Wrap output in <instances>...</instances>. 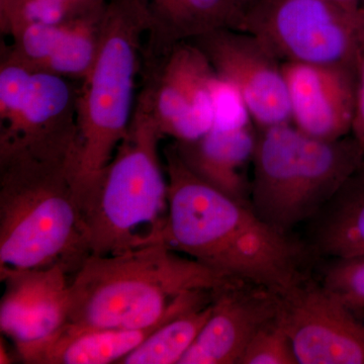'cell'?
<instances>
[{
	"label": "cell",
	"instance_id": "obj_1",
	"mask_svg": "<svg viewBox=\"0 0 364 364\" xmlns=\"http://www.w3.org/2000/svg\"><path fill=\"white\" fill-rule=\"evenodd\" d=\"M163 154L168 215L156 243L230 279L275 294L286 293L308 279L306 263L312 254L306 245L263 221L248 203L196 176L173 143Z\"/></svg>",
	"mask_w": 364,
	"mask_h": 364
},
{
	"label": "cell",
	"instance_id": "obj_2",
	"mask_svg": "<svg viewBox=\"0 0 364 364\" xmlns=\"http://www.w3.org/2000/svg\"><path fill=\"white\" fill-rule=\"evenodd\" d=\"M237 282L164 244L90 255L70 280L64 327L146 329L210 304L218 289Z\"/></svg>",
	"mask_w": 364,
	"mask_h": 364
},
{
	"label": "cell",
	"instance_id": "obj_3",
	"mask_svg": "<svg viewBox=\"0 0 364 364\" xmlns=\"http://www.w3.org/2000/svg\"><path fill=\"white\" fill-rule=\"evenodd\" d=\"M78 148L0 155V279L90 256L79 203Z\"/></svg>",
	"mask_w": 364,
	"mask_h": 364
},
{
	"label": "cell",
	"instance_id": "obj_4",
	"mask_svg": "<svg viewBox=\"0 0 364 364\" xmlns=\"http://www.w3.org/2000/svg\"><path fill=\"white\" fill-rule=\"evenodd\" d=\"M162 138L138 95L130 127L111 162L79 189L90 256L156 243L168 215V181L159 156Z\"/></svg>",
	"mask_w": 364,
	"mask_h": 364
},
{
	"label": "cell",
	"instance_id": "obj_5",
	"mask_svg": "<svg viewBox=\"0 0 364 364\" xmlns=\"http://www.w3.org/2000/svg\"><path fill=\"white\" fill-rule=\"evenodd\" d=\"M250 205L284 234L309 222L363 164L353 135L320 140L293 123L257 128Z\"/></svg>",
	"mask_w": 364,
	"mask_h": 364
},
{
	"label": "cell",
	"instance_id": "obj_6",
	"mask_svg": "<svg viewBox=\"0 0 364 364\" xmlns=\"http://www.w3.org/2000/svg\"><path fill=\"white\" fill-rule=\"evenodd\" d=\"M149 23L136 0H109L95 64L79 88V183L92 181L127 135L135 104V79Z\"/></svg>",
	"mask_w": 364,
	"mask_h": 364
},
{
	"label": "cell",
	"instance_id": "obj_7",
	"mask_svg": "<svg viewBox=\"0 0 364 364\" xmlns=\"http://www.w3.org/2000/svg\"><path fill=\"white\" fill-rule=\"evenodd\" d=\"M241 31L252 33L280 62L355 69L364 38V9L330 0H253Z\"/></svg>",
	"mask_w": 364,
	"mask_h": 364
},
{
	"label": "cell",
	"instance_id": "obj_8",
	"mask_svg": "<svg viewBox=\"0 0 364 364\" xmlns=\"http://www.w3.org/2000/svg\"><path fill=\"white\" fill-rule=\"evenodd\" d=\"M153 55L159 60L148 64L139 97L163 136L176 142L200 138L215 123L214 68L191 41Z\"/></svg>",
	"mask_w": 364,
	"mask_h": 364
},
{
	"label": "cell",
	"instance_id": "obj_9",
	"mask_svg": "<svg viewBox=\"0 0 364 364\" xmlns=\"http://www.w3.org/2000/svg\"><path fill=\"white\" fill-rule=\"evenodd\" d=\"M215 74L238 92L257 128L291 123L282 62L252 33L221 28L191 40Z\"/></svg>",
	"mask_w": 364,
	"mask_h": 364
},
{
	"label": "cell",
	"instance_id": "obj_10",
	"mask_svg": "<svg viewBox=\"0 0 364 364\" xmlns=\"http://www.w3.org/2000/svg\"><path fill=\"white\" fill-rule=\"evenodd\" d=\"M279 318L299 364H364V321L310 277L280 294Z\"/></svg>",
	"mask_w": 364,
	"mask_h": 364
},
{
	"label": "cell",
	"instance_id": "obj_11",
	"mask_svg": "<svg viewBox=\"0 0 364 364\" xmlns=\"http://www.w3.org/2000/svg\"><path fill=\"white\" fill-rule=\"evenodd\" d=\"M0 329L16 345L26 363L67 324L68 272L60 264L26 270L4 280Z\"/></svg>",
	"mask_w": 364,
	"mask_h": 364
},
{
	"label": "cell",
	"instance_id": "obj_12",
	"mask_svg": "<svg viewBox=\"0 0 364 364\" xmlns=\"http://www.w3.org/2000/svg\"><path fill=\"white\" fill-rule=\"evenodd\" d=\"M279 294L237 282L215 291L212 312L179 364H239L261 328L277 318Z\"/></svg>",
	"mask_w": 364,
	"mask_h": 364
},
{
	"label": "cell",
	"instance_id": "obj_13",
	"mask_svg": "<svg viewBox=\"0 0 364 364\" xmlns=\"http://www.w3.org/2000/svg\"><path fill=\"white\" fill-rule=\"evenodd\" d=\"M291 123L306 135L335 141L350 135L356 112L355 69L282 62Z\"/></svg>",
	"mask_w": 364,
	"mask_h": 364
},
{
	"label": "cell",
	"instance_id": "obj_14",
	"mask_svg": "<svg viewBox=\"0 0 364 364\" xmlns=\"http://www.w3.org/2000/svg\"><path fill=\"white\" fill-rule=\"evenodd\" d=\"M78 92L70 79L33 71L20 112L13 123L0 128V155L62 152L77 147Z\"/></svg>",
	"mask_w": 364,
	"mask_h": 364
},
{
	"label": "cell",
	"instance_id": "obj_15",
	"mask_svg": "<svg viewBox=\"0 0 364 364\" xmlns=\"http://www.w3.org/2000/svg\"><path fill=\"white\" fill-rule=\"evenodd\" d=\"M257 132L252 124H214L207 134L188 142L174 141L182 161L202 181L239 202L250 205L251 182L246 167L252 163Z\"/></svg>",
	"mask_w": 364,
	"mask_h": 364
},
{
	"label": "cell",
	"instance_id": "obj_16",
	"mask_svg": "<svg viewBox=\"0 0 364 364\" xmlns=\"http://www.w3.org/2000/svg\"><path fill=\"white\" fill-rule=\"evenodd\" d=\"M149 23V51L160 54L183 41L221 28L240 30L244 14L234 0H136Z\"/></svg>",
	"mask_w": 364,
	"mask_h": 364
},
{
	"label": "cell",
	"instance_id": "obj_17",
	"mask_svg": "<svg viewBox=\"0 0 364 364\" xmlns=\"http://www.w3.org/2000/svg\"><path fill=\"white\" fill-rule=\"evenodd\" d=\"M309 223L311 254L329 259L364 254V163Z\"/></svg>",
	"mask_w": 364,
	"mask_h": 364
},
{
	"label": "cell",
	"instance_id": "obj_18",
	"mask_svg": "<svg viewBox=\"0 0 364 364\" xmlns=\"http://www.w3.org/2000/svg\"><path fill=\"white\" fill-rule=\"evenodd\" d=\"M170 318L146 329L78 330L64 327L33 356L30 363H119Z\"/></svg>",
	"mask_w": 364,
	"mask_h": 364
},
{
	"label": "cell",
	"instance_id": "obj_19",
	"mask_svg": "<svg viewBox=\"0 0 364 364\" xmlns=\"http://www.w3.org/2000/svg\"><path fill=\"white\" fill-rule=\"evenodd\" d=\"M212 301L170 318L119 363L179 364L210 317Z\"/></svg>",
	"mask_w": 364,
	"mask_h": 364
},
{
	"label": "cell",
	"instance_id": "obj_20",
	"mask_svg": "<svg viewBox=\"0 0 364 364\" xmlns=\"http://www.w3.org/2000/svg\"><path fill=\"white\" fill-rule=\"evenodd\" d=\"M330 260L318 284L364 321V254Z\"/></svg>",
	"mask_w": 364,
	"mask_h": 364
},
{
	"label": "cell",
	"instance_id": "obj_21",
	"mask_svg": "<svg viewBox=\"0 0 364 364\" xmlns=\"http://www.w3.org/2000/svg\"><path fill=\"white\" fill-rule=\"evenodd\" d=\"M239 364H299L291 339L279 318L261 328Z\"/></svg>",
	"mask_w": 364,
	"mask_h": 364
},
{
	"label": "cell",
	"instance_id": "obj_22",
	"mask_svg": "<svg viewBox=\"0 0 364 364\" xmlns=\"http://www.w3.org/2000/svg\"><path fill=\"white\" fill-rule=\"evenodd\" d=\"M355 72L356 112L351 134L364 150V38L359 48Z\"/></svg>",
	"mask_w": 364,
	"mask_h": 364
},
{
	"label": "cell",
	"instance_id": "obj_23",
	"mask_svg": "<svg viewBox=\"0 0 364 364\" xmlns=\"http://www.w3.org/2000/svg\"><path fill=\"white\" fill-rule=\"evenodd\" d=\"M71 7L86 16H100L105 11L109 0H43Z\"/></svg>",
	"mask_w": 364,
	"mask_h": 364
},
{
	"label": "cell",
	"instance_id": "obj_24",
	"mask_svg": "<svg viewBox=\"0 0 364 364\" xmlns=\"http://www.w3.org/2000/svg\"><path fill=\"white\" fill-rule=\"evenodd\" d=\"M13 363V358H11V354L7 350L6 345L4 342V336H2L1 340H0V363L9 364Z\"/></svg>",
	"mask_w": 364,
	"mask_h": 364
},
{
	"label": "cell",
	"instance_id": "obj_25",
	"mask_svg": "<svg viewBox=\"0 0 364 364\" xmlns=\"http://www.w3.org/2000/svg\"><path fill=\"white\" fill-rule=\"evenodd\" d=\"M330 1L347 7V9H356L361 7V0H330Z\"/></svg>",
	"mask_w": 364,
	"mask_h": 364
},
{
	"label": "cell",
	"instance_id": "obj_26",
	"mask_svg": "<svg viewBox=\"0 0 364 364\" xmlns=\"http://www.w3.org/2000/svg\"><path fill=\"white\" fill-rule=\"evenodd\" d=\"M253 0H234L235 4H237V6H239V9H241L242 11H245L246 7L249 6V4L252 2Z\"/></svg>",
	"mask_w": 364,
	"mask_h": 364
},
{
	"label": "cell",
	"instance_id": "obj_27",
	"mask_svg": "<svg viewBox=\"0 0 364 364\" xmlns=\"http://www.w3.org/2000/svg\"><path fill=\"white\" fill-rule=\"evenodd\" d=\"M361 6L364 9V0H361Z\"/></svg>",
	"mask_w": 364,
	"mask_h": 364
},
{
	"label": "cell",
	"instance_id": "obj_28",
	"mask_svg": "<svg viewBox=\"0 0 364 364\" xmlns=\"http://www.w3.org/2000/svg\"><path fill=\"white\" fill-rule=\"evenodd\" d=\"M364 163V162H363Z\"/></svg>",
	"mask_w": 364,
	"mask_h": 364
}]
</instances>
